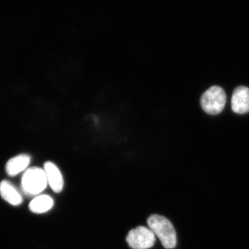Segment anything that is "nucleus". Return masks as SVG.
<instances>
[{"instance_id":"obj_1","label":"nucleus","mask_w":249,"mask_h":249,"mask_svg":"<svg viewBox=\"0 0 249 249\" xmlns=\"http://www.w3.org/2000/svg\"><path fill=\"white\" fill-rule=\"evenodd\" d=\"M147 224L149 229L160 238L164 248L172 249L176 247V231L168 219L159 214H152L147 219Z\"/></svg>"},{"instance_id":"obj_2","label":"nucleus","mask_w":249,"mask_h":249,"mask_svg":"<svg viewBox=\"0 0 249 249\" xmlns=\"http://www.w3.org/2000/svg\"><path fill=\"white\" fill-rule=\"evenodd\" d=\"M47 176L45 170L37 167L28 168L23 174L21 188L27 196H36L40 194L47 188Z\"/></svg>"},{"instance_id":"obj_3","label":"nucleus","mask_w":249,"mask_h":249,"mask_svg":"<svg viewBox=\"0 0 249 249\" xmlns=\"http://www.w3.org/2000/svg\"><path fill=\"white\" fill-rule=\"evenodd\" d=\"M227 103V95L222 88L213 86L206 90L201 98L203 110L211 115H217L222 112Z\"/></svg>"},{"instance_id":"obj_4","label":"nucleus","mask_w":249,"mask_h":249,"mask_svg":"<svg viewBox=\"0 0 249 249\" xmlns=\"http://www.w3.org/2000/svg\"><path fill=\"white\" fill-rule=\"evenodd\" d=\"M126 241L132 249H148L155 245L156 238L150 229L138 227L129 232Z\"/></svg>"},{"instance_id":"obj_5","label":"nucleus","mask_w":249,"mask_h":249,"mask_svg":"<svg viewBox=\"0 0 249 249\" xmlns=\"http://www.w3.org/2000/svg\"><path fill=\"white\" fill-rule=\"evenodd\" d=\"M232 110L236 114H244L249 111V89L240 86L236 88L232 93Z\"/></svg>"},{"instance_id":"obj_6","label":"nucleus","mask_w":249,"mask_h":249,"mask_svg":"<svg viewBox=\"0 0 249 249\" xmlns=\"http://www.w3.org/2000/svg\"><path fill=\"white\" fill-rule=\"evenodd\" d=\"M44 170L47 176V182L55 193H59L62 191L64 186L63 178L60 170L53 163L46 162Z\"/></svg>"},{"instance_id":"obj_7","label":"nucleus","mask_w":249,"mask_h":249,"mask_svg":"<svg viewBox=\"0 0 249 249\" xmlns=\"http://www.w3.org/2000/svg\"><path fill=\"white\" fill-rule=\"evenodd\" d=\"M0 196L12 206H19L23 201L20 193L12 183L4 180L0 183Z\"/></svg>"},{"instance_id":"obj_8","label":"nucleus","mask_w":249,"mask_h":249,"mask_svg":"<svg viewBox=\"0 0 249 249\" xmlns=\"http://www.w3.org/2000/svg\"><path fill=\"white\" fill-rule=\"evenodd\" d=\"M31 157L28 155H19L9 160L6 165V173L11 177L16 176L27 170L30 164Z\"/></svg>"},{"instance_id":"obj_9","label":"nucleus","mask_w":249,"mask_h":249,"mask_svg":"<svg viewBox=\"0 0 249 249\" xmlns=\"http://www.w3.org/2000/svg\"><path fill=\"white\" fill-rule=\"evenodd\" d=\"M53 204V199L50 196L47 195H40L31 201L29 204V209L34 213H44L52 209Z\"/></svg>"}]
</instances>
